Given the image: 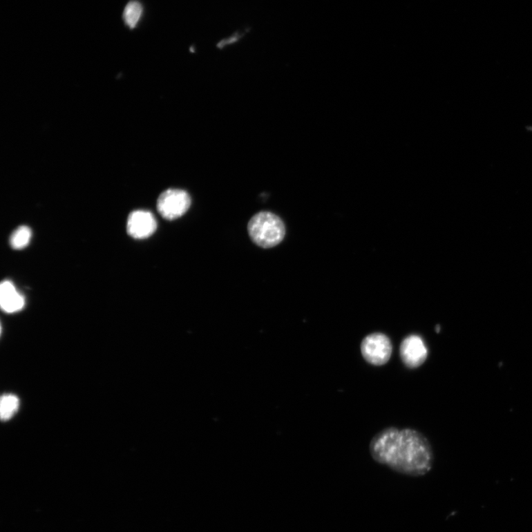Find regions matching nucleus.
<instances>
[{"label":"nucleus","mask_w":532,"mask_h":532,"mask_svg":"<svg viewBox=\"0 0 532 532\" xmlns=\"http://www.w3.org/2000/svg\"><path fill=\"white\" fill-rule=\"evenodd\" d=\"M369 449L372 459L403 475L423 476L433 465L430 443L416 430L395 427L382 430L372 439Z\"/></svg>","instance_id":"obj_1"},{"label":"nucleus","mask_w":532,"mask_h":532,"mask_svg":"<svg viewBox=\"0 0 532 532\" xmlns=\"http://www.w3.org/2000/svg\"><path fill=\"white\" fill-rule=\"evenodd\" d=\"M248 231L252 241L264 249L278 246L285 236L283 220L269 211H261L254 216L249 222Z\"/></svg>","instance_id":"obj_2"},{"label":"nucleus","mask_w":532,"mask_h":532,"mask_svg":"<svg viewBox=\"0 0 532 532\" xmlns=\"http://www.w3.org/2000/svg\"><path fill=\"white\" fill-rule=\"evenodd\" d=\"M361 353L371 365L380 367L386 365L392 353L390 338L382 333L371 334L361 343Z\"/></svg>","instance_id":"obj_3"},{"label":"nucleus","mask_w":532,"mask_h":532,"mask_svg":"<svg viewBox=\"0 0 532 532\" xmlns=\"http://www.w3.org/2000/svg\"><path fill=\"white\" fill-rule=\"evenodd\" d=\"M191 203V198L187 191L169 189L160 195L157 201V209L164 219L173 220L182 217L189 209Z\"/></svg>","instance_id":"obj_4"},{"label":"nucleus","mask_w":532,"mask_h":532,"mask_svg":"<svg viewBox=\"0 0 532 532\" xmlns=\"http://www.w3.org/2000/svg\"><path fill=\"white\" fill-rule=\"evenodd\" d=\"M399 355L404 366L409 369H417L427 360L428 349L420 336L413 334L403 339L400 345Z\"/></svg>","instance_id":"obj_5"},{"label":"nucleus","mask_w":532,"mask_h":532,"mask_svg":"<svg viewBox=\"0 0 532 532\" xmlns=\"http://www.w3.org/2000/svg\"><path fill=\"white\" fill-rule=\"evenodd\" d=\"M157 229V221L151 211L136 210L131 213L126 223L129 236L137 240L150 238Z\"/></svg>","instance_id":"obj_6"},{"label":"nucleus","mask_w":532,"mask_h":532,"mask_svg":"<svg viewBox=\"0 0 532 532\" xmlns=\"http://www.w3.org/2000/svg\"><path fill=\"white\" fill-rule=\"evenodd\" d=\"M26 304L24 296L15 288V285L5 281L0 285V305L7 314H13L23 310Z\"/></svg>","instance_id":"obj_7"},{"label":"nucleus","mask_w":532,"mask_h":532,"mask_svg":"<svg viewBox=\"0 0 532 532\" xmlns=\"http://www.w3.org/2000/svg\"><path fill=\"white\" fill-rule=\"evenodd\" d=\"M19 399L13 395H6L1 398L0 403V414L3 421L12 419L18 411Z\"/></svg>","instance_id":"obj_8"},{"label":"nucleus","mask_w":532,"mask_h":532,"mask_svg":"<svg viewBox=\"0 0 532 532\" xmlns=\"http://www.w3.org/2000/svg\"><path fill=\"white\" fill-rule=\"evenodd\" d=\"M32 237L30 229L26 226L17 228L10 238V246L15 249H23L28 246Z\"/></svg>","instance_id":"obj_9"},{"label":"nucleus","mask_w":532,"mask_h":532,"mask_svg":"<svg viewBox=\"0 0 532 532\" xmlns=\"http://www.w3.org/2000/svg\"><path fill=\"white\" fill-rule=\"evenodd\" d=\"M142 6L140 2L131 1L124 10V20L131 28L136 27L142 15Z\"/></svg>","instance_id":"obj_10"}]
</instances>
